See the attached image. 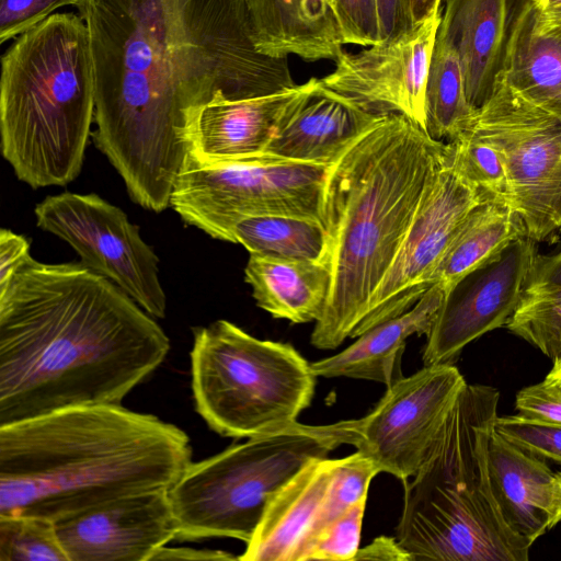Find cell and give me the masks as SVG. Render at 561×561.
I'll use <instances>...</instances> for the list:
<instances>
[{
    "mask_svg": "<svg viewBox=\"0 0 561 561\" xmlns=\"http://www.w3.org/2000/svg\"><path fill=\"white\" fill-rule=\"evenodd\" d=\"M344 44L374 46L380 43L377 0H331Z\"/></svg>",
    "mask_w": 561,
    "mask_h": 561,
    "instance_id": "obj_34",
    "label": "cell"
},
{
    "mask_svg": "<svg viewBox=\"0 0 561 561\" xmlns=\"http://www.w3.org/2000/svg\"><path fill=\"white\" fill-rule=\"evenodd\" d=\"M37 226L68 242L81 262L110 279L146 312L163 318L159 259L118 207L96 194L65 192L36 205Z\"/></svg>",
    "mask_w": 561,
    "mask_h": 561,
    "instance_id": "obj_13",
    "label": "cell"
},
{
    "mask_svg": "<svg viewBox=\"0 0 561 561\" xmlns=\"http://www.w3.org/2000/svg\"><path fill=\"white\" fill-rule=\"evenodd\" d=\"M446 142L401 114L382 117L330 167L332 287L311 344L334 350L365 317L407 236Z\"/></svg>",
    "mask_w": 561,
    "mask_h": 561,
    "instance_id": "obj_4",
    "label": "cell"
},
{
    "mask_svg": "<svg viewBox=\"0 0 561 561\" xmlns=\"http://www.w3.org/2000/svg\"><path fill=\"white\" fill-rule=\"evenodd\" d=\"M0 561H69L54 522L0 515Z\"/></svg>",
    "mask_w": 561,
    "mask_h": 561,
    "instance_id": "obj_30",
    "label": "cell"
},
{
    "mask_svg": "<svg viewBox=\"0 0 561 561\" xmlns=\"http://www.w3.org/2000/svg\"><path fill=\"white\" fill-rule=\"evenodd\" d=\"M492 491L503 519L535 542L553 528V480L546 459L504 438L494 428L488 444Z\"/></svg>",
    "mask_w": 561,
    "mask_h": 561,
    "instance_id": "obj_22",
    "label": "cell"
},
{
    "mask_svg": "<svg viewBox=\"0 0 561 561\" xmlns=\"http://www.w3.org/2000/svg\"><path fill=\"white\" fill-rule=\"evenodd\" d=\"M366 500H362L336 520L316 541L306 561H354L359 550Z\"/></svg>",
    "mask_w": 561,
    "mask_h": 561,
    "instance_id": "obj_32",
    "label": "cell"
},
{
    "mask_svg": "<svg viewBox=\"0 0 561 561\" xmlns=\"http://www.w3.org/2000/svg\"><path fill=\"white\" fill-rule=\"evenodd\" d=\"M329 169L266 153L216 162L186 153L170 206L186 224L222 241L244 216L288 215L325 226Z\"/></svg>",
    "mask_w": 561,
    "mask_h": 561,
    "instance_id": "obj_9",
    "label": "cell"
},
{
    "mask_svg": "<svg viewBox=\"0 0 561 561\" xmlns=\"http://www.w3.org/2000/svg\"><path fill=\"white\" fill-rule=\"evenodd\" d=\"M483 201L489 199L467 176L456 144L446 142L397 256L350 337L402 314L421 299L461 224Z\"/></svg>",
    "mask_w": 561,
    "mask_h": 561,
    "instance_id": "obj_12",
    "label": "cell"
},
{
    "mask_svg": "<svg viewBox=\"0 0 561 561\" xmlns=\"http://www.w3.org/2000/svg\"><path fill=\"white\" fill-rule=\"evenodd\" d=\"M30 243L21 234L9 229L0 230V288H3L13 274L30 255Z\"/></svg>",
    "mask_w": 561,
    "mask_h": 561,
    "instance_id": "obj_37",
    "label": "cell"
},
{
    "mask_svg": "<svg viewBox=\"0 0 561 561\" xmlns=\"http://www.w3.org/2000/svg\"><path fill=\"white\" fill-rule=\"evenodd\" d=\"M255 48L307 61L335 59L344 39L331 0H244Z\"/></svg>",
    "mask_w": 561,
    "mask_h": 561,
    "instance_id": "obj_24",
    "label": "cell"
},
{
    "mask_svg": "<svg viewBox=\"0 0 561 561\" xmlns=\"http://www.w3.org/2000/svg\"><path fill=\"white\" fill-rule=\"evenodd\" d=\"M515 0H446L438 31L459 56L473 108L491 96L501 72Z\"/></svg>",
    "mask_w": 561,
    "mask_h": 561,
    "instance_id": "obj_20",
    "label": "cell"
},
{
    "mask_svg": "<svg viewBox=\"0 0 561 561\" xmlns=\"http://www.w3.org/2000/svg\"><path fill=\"white\" fill-rule=\"evenodd\" d=\"M340 445L331 424L296 422L191 462L169 490L175 539L233 538L248 543L287 481Z\"/></svg>",
    "mask_w": 561,
    "mask_h": 561,
    "instance_id": "obj_8",
    "label": "cell"
},
{
    "mask_svg": "<svg viewBox=\"0 0 561 561\" xmlns=\"http://www.w3.org/2000/svg\"><path fill=\"white\" fill-rule=\"evenodd\" d=\"M380 43L412 30L405 0H377Z\"/></svg>",
    "mask_w": 561,
    "mask_h": 561,
    "instance_id": "obj_38",
    "label": "cell"
},
{
    "mask_svg": "<svg viewBox=\"0 0 561 561\" xmlns=\"http://www.w3.org/2000/svg\"><path fill=\"white\" fill-rule=\"evenodd\" d=\"M462 168L489 201L510 207V187L501 151L488 139L465 127L453 140ZM511 208V207H510Z\"/></svg>",
    "mask_w": 561,
    "mask_h": 561,
    "instance_id": "obj_31",
    "label": "cell"
},
{
    "mask_svg": "<svg viewBox=\"0 0 561 561\" xmlns=\"http://www.w3.org/2000/svg\"><path fill=\"white\" fill-rule=\"evenodd\" d=\"M446 295L445 286L435 283L410 310L364 332L340 353L311 363L312 373L392 385L403 377L401 359L408 339L430 334Z\"/></svg>",
    "mask_w": 561,
    "mask_h": 561,
    "instance_id": "obj_21",
    "label": "cell"
},
{
    "mask_svg": "<svg viewBox=\"0 0 561 561\" xmlns=\"http://www.w3.org/2000/svg\"><path fill=\"white\" fill-rule=\"evenodd\" d=\"M466 383L453 364L424 365L388 386L367 415L331 424L332 431L341 445L355 446L380 472L405 482L427 458Z\"/></svg>",
    "mask_w": 561,
    "mask_h": 561,
    "instance_id": "obj_11",
    "label": "cell"
},
{
    "mask_svg": "<svg viewBox=\"0 0 561 561\" xmlns=\"http://www.w3.org/2000/svg\"><path fill=\"white\" fill-rule=\"evenodd\" d=\"M191 457L184 431L122 404L0 425V515L56 523L130 494L169 491Z\"/></svg>",
    "mask_w": 561,
    "mask_h": 561,
    "instance_id": "obj_3",
    "label": "cell"
},
{
    "mask_svg": "<svg viewBox=\"0 0 561 561\" xmlns=\"http://www.w3.org/2000/svg\"><path fill=\"white\" fill-rule=\"evenodd\" d=\"M228 242L240 243L253 254L279 259L330 263L331 257V240L327 227L318 220L305 217H240L230 228Z\"/></svg>",
    "mask_w": 561,
    "mask_h": 561,
    "instance_id": "obj_28",
    "label": "cell"
},
{
    "mask_svg": "<svg viewBox=\"0 0 561 561\" xmlns=\"http://www.w3.org/2000/svg\"><path fill=\"white\" fill-rule=\"evenodd\" d=\"M538 16L549 23H561V0H533Z\"/></svg>",
    "mask_w": 561,
    "mask_h": 561,
    "instance_id": "obj_42",
    "label": "cell"
},
{
    "mask_svg": "<svg viewBox=\"0 0 561 561\" xmlns=\"http://www.w3.org/2000/svg\"><path fill=\"white\" fill-rule=\"evenodd\" d=\"M80 0H0V43L35 27L62 7Z\"/></svg>",
    "mask_w": 561,
    "mask_h": 561,
    "instance_id": "obj_35",
    "label": "cell"
},
{
    "mask_svg": "<svg viewBox=\"0 0 561 561\" xmlns=\"http://www.w3.org/2000/svg\"><path fill=\"white\" fill-rule=\"evenodd\" d=\"M340 459L314 458L276 493L241 561H306L331 525L328 504Z\"/></svg>",
    "mask_w": 561,
    "mask_h": 561,
    "instance_id": "obj_17",
    "label": "cell"
},
{
    "mask_svg": "<svg viewBox=\"0 0 561 561\" xmlns=\"http://www.w3.org/2000/svg\"><path fill=\"white\" fill-rule=\"evenodd\" d=\"M554 360L561 350V250L540 254L529 268L519 302L505 324Z\"/></svg>",
    "mask_w": 561,
    "mask_h": 561,
    "instance_id": "obj_27",
    "label": "cell"
},
{
    "mask_svg": "<svg viewBox=\"0 0 561 561\" xmlns=\"http://www.w3.org/2000/svg\"><path fill=\"white\" fill-rule=\"evenodd\" d=\"M442 9L408 33L335 59L322 83L365 111L401 114L425 130V90Z\"/></svg>",
    "mask_w": 561,
    "mask_h": 561,
    "instance_id": "obj_14",
    "label": "cell"
},
{
    "mask_svg": "<svg viewBox=\"0 0 561 561\" xmlns=\"http://www.w3.org/2000/svg\"><path fill=\"white\" fill-rule=\"evenodd\" d=\"M244 279L256 305L276 319L291 323L317 321L331 287V264L250 253Z\"/></svg>",
    "mask_w": 561,
    "mask_h": 561,
    "instance_id": "obj_25",
    "label": "cell"
},
{
    "mask_svg": "<svg viewBox=\"0 0 561 561\" xmlns=\"http://www.w3.org/2000/svg\"><path fill=\"white\" fill-rule=\"evenodd\" d=\"M95 78V146L146 209L170 206L188 128L228 100L296 85L288 58L254 46L244 0H80Z\"/></svg>",
    "mask_w": 561,
    "mask_h": 561,
    "instance_id": "obj_1",
    "label": "cell"
},
{
    "mask_svg": "<svg viewBox=\"0 0 561 561\" xmlns=\"http://www.w3.org/2000/svg\"><path fill=\"white\" fill-rule=\"evenodd\" d=\"M55 525L69 561H151L176 536L168 490L123 496Z\"/></svg>",
    "mask_w": 561,
    "mask_h": 561,
    "instance_id": "obj_16",
    "label": "cell"
},
{
    "mask_svg": "<svg viewBox=\"0 0 561 561\" xmlns=\"http://www.w3.org/2000/svg\"><path fill=\"white\" fill-rule=\"evenodd\" d=\"M474 111L467 100L457 50L437 31L425 90V131L434 140L453 141Z\"/></svg>",
    "mask_w": 561,
    "mask_h": 561,
    "instance_id": "obj_29",
    "label": "cell"
},
{
    "mask_svg": "<svg viewBox=\"0 0 561 561\" xmlns=\"http://www.w3.org/2000/svg\"><path fill=\"white\" fill-rule=\"evenodd\" d=\"M152 560H238L233 554L220 550H201L186 547H162Z\"/></svg>",
    "mask_w": 561,
    "mask_h": 561,
    "instance_id": "obj_40",
    "label": "cell"
},
{
    "mask_svg": "<svg viewBox=\"0 0 561 561\" xmlns=\"http://www.w3.org/2000/svg\"><path fill=\"white\" fill-rule=\"evenodd\" d=\"M547 376L561 381V350L558 357L553 360L552 368Z\"/></svg>",
    "mask_w": 561,
    "mask_h": 561,
    "instance_id": "obj_44",
    "label": "cell"
},
{
    "mask_svg": "<svg viewBox=\"0 0 561 561\" xmlns=\"http://www.w3.org/2000/svg\"><path fill=\"white\" fill-rule=\"evenodd\" d=\"M148 314L82 262L28 255L0 288V425L121 404L170 350Z\"/></svg>",
    "mask_w": 561,
    "mask_h": 561,
    "instance_id": "obj_2",
    "label": "cell"
},
{
    "mask_svg": "<svg viewBox=\"0 0 561 561\" xmlns=\"http://www.w3.org/2000/svg\"><path fill=\"white\" fill-rule=\"evenodd\" d=\"M561 523V471L556 472L553 480V527Z\"/></svg>",
    "mask_w": 561,
    "mask_h": 561,
    "instance_id": "obj_43",
    "label": "cell"
},
{
    "mask_svg": "<svg viewBox=\"0 0 561 561\" xmlns=\"http://www.w3.org/2000/svg\"><path fill=\"white\" fill-rule=\"evenodd\" d=\"M538 252L537 242L522 238L450 289L426 336L424 365H454L470 342L505 325L519 302Z\"/></svg>",
    "mask_w": 561,
    "mask_h": 561,
    "instance_id": "obj_15",
    "label": "cell"
},
{
    "mask_svg": "<svg viewBox=\"0 0 561 561\" xmlns=\"http://www.w3.org/2000/svg\"><path fill=\"white\" fill-rule=\"evenodd\" d=\"M515 409L526 420L561 425V381L546 376L542 381L522 388Z\"/></svg>",
    "mask_w": 561,
    "mask_h": 561,
    "instance_id": "obj_36",
    "label": "cell"
},
{
    "mask_svg": "<svg viewBox=\"0 0 561 561\" xmlns=\"http://www.w3.org/2000/svg\"><path fill=\"white\" fill-rule=\"evenodd\" d=\"M526 238L519 217L507 205L483 201L466 217L443 259L432 284L440 283L447 294L461 279L496 260L514 241Z\"/></svg>",
    "mask_w": 561,
    "mask_h": 561,
    "instance_id": "obj_26",
    "label": "cell"
},
{
    "mask_svg": "<svg viewBox=\"0 0 561 561\" xmlns=\"http://www.w3.org/2000/svg\"><path fill=\"white\" fill-rule=\"evenodd\" d=\"M494 430L523 449L561 463V425L539 423L515 414L497 416Z\"/></svg>",
    "mask_w": 561,
    "mask_h": 561,
    "instance_id": "obj_33",
    "label": "cell"
},
{
    "mask_svg": "<svg viewBox=\"0 0 561 561\" xmlns=\"http://www.w3.org/2000/svg\"><path fill=\"white\" fill-rule=\"evenodd\" d=\"M465 127L501 151L510 207L526 238L553 239L561 232V118L528 103L496 78L491 96Z\"/></svg>",
    "mask_w": 561,
    "mask_h": 561,
    "instance_id": "obj_10",
    "label": "cell"
},
{
    "mask_svg": "<svg viewBox=\"0 0 561 561\" xmlns=\"http://www.w3.org/2000/svg\"><path fill=\"white\" fill-rule=\"evenodd\" d=\"M94 112L93 58L81 16L51 14L2 55V156L31 187L66 185L79 175Z\"/></svg>",
    "mask_w": 561,
    "mask_h": 561,
    "instance_id": "obj_5",
    "label": "cell"
},
{
    "mask_svg": "<svg viewBox=\"0 0 561 561\" xmlns=\"http://www.w3.org/2000/svg\"><path fill=\"white\" fill-rule=\"evenodd\" d=\"M500 392L462 388L427 458L404 482L397 539L412 561H527L533 541L514 533L494 497L488 444Z\"/></svg>",
    "mask_w": 561,
    "mask_h": 561,
    "instance_id": "obj_6",
    "label": "cell"
},
{
    "mask_svg": "<svg viewBox=\"0 0 561 561\" xmlns=\"http://www.w3.org/2000/svg\"><path fill=\"white\" fill-rule=\"evenodd\" d=\"M190 357L196 411L221 436L287 427L314 394L317 376L293 345L260 340L227 320L195 328Z\"/></svg>",
    "mask_w": 561,
    "mask_h": 561,
    "instance_id": "obj_7",
    "label": "cell"
},
{
    "mask_svg": "<svg viewBox=\"0 0 561 561\" xmlns=\"http://www.w3.org/2000/svg\"><path fill=\"white\" fill-rule=\"evenodd\" d=\"M354 560L412 561V558L397 537L380 536L359 548Z\"/></svg>",
    "mask_w": 561,
    "mask_h": 561,
    "instance_id": "obj_39",
    "label": "cell"
},
{
    "mask_svg": "<svg viewBox=\"0 0 561 561\" xmlns=\"http://www.w3.org/2000/svg\"><path fill=\"white\" fill-rule=\"evenodd\" d=\"M443 1L444 0H405L411 27H416L438 12L442 9Z\"/></svg>",
    "mask_w": 561,
    "mask_h": 561,
    "instance_id": "obj_41",
    "label": "cell"
},
{
    "mask_svg": "<svg viewBox=\"0 0 561 561\" xmlns=\"http://www.w3.org/2000/svg\"><path fill=\"white\" fill-rule=\"evenodd\" d=\"M382 117L327 88L319 79L285 118L264 153L331 167Z\"/></svg>",
    "mask_w": 561,
    "mask_h": 561,
    "instance_id": "obj_19",
    "label": "cell"
},
{
    "mask_svg": "<svg viewBox=\"0 0 561 561\" xmlns=\"http://www.w3.org/2000/svg\"><path fill=\"white\" fill-rule=\"evenodd\" d=\"M318 78L270 95L228 100L217 93L199 108L187 134V154L201 162L260 156Z\"/></svg>",
    "mask_w": 561,
    "mask_h": 561,
    "instance_id": "obj_18",
    "label": "cell"
},
{
    "mask_svg": "<svg viewBox=\"0 0 561 561\" xmlns=\"http://www.w3.org/2000/svg\"><path fill=\"white\" fill-rule=\"evenodd\" d=\"M497 79L528 103L561 118V23L542 21L533 0H515Z\"/></svg>",
    "mask_w": 561,
    "mask_h": 561,
    "instance_id": "obj_23",
    "label": "cell"
}]
</instances>
